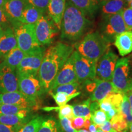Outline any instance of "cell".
Instances as JSON below:
<instances>
[{"instance_id":"cell-2","label":"cell","mask_w":132,"mask_h":132,"mask_svg":"<svg viewBox=\"0 0 132 132\" xmlns=\"http://www.w3.org/2000/svg\"><path fill=\"white\" fill-rule=\"evenodd\" d=\"M91 24L88 16L68 0L66 1L61 27L62 40L75 43L83 37Z\"/></svg>"},{"instance_id":"cell-56","label":"cell","mask_w":132,"mask_h":132,"mask_svg":"<svg viewBox=\"0 0 132 132\" xmlns=\"http://www.w3.org/2000/svg\"><path fill=\"white\" fill-rule=\"evenodd\" d=\"M130 57H131V60H132V54H131V55L130 56Z\"/></svg>"},{"instance_id":"cell-24","label":"cell","mask_w":132,"mask_h":132,"mask_svg":"<svg viewBox=\"0 0 132 132\" xmlns=\"http://www.w3.org/2000/svg\"><path fill=\"white\" fill-rule=\"evenodd\" d=\"M26 54L17 46L6 54V56L4 57L3 62L11 69L16 70V67L20 63L23 57L25 56Z\"/></svg>"},{"instance_id":"cell-1","label":"cell","mask_w":132,"mask_h":132,"mask_svg":"<svg viewBox=\"0 0 132 132\" xmlns=\"http://www.w3.org/2000/svg\"><path fill=\"white\" fill-rule=\"evenodd\" d=\"M73 51V46L61 42L45 50L38 76L46 92H49L57 73Z\"/></svg>"},{"instance_id":"cell-32","label":"cell","mask_w":132,"mask_h":132,"mask_svg":"<svg viewBox=\"0 0 132 132\" xmlns=\"http://www.w3.org/2000/svg\"><path fill=\"white\" fill-rule=\"evenodd\" d=\"M110 121L111 123L112 128L117 132L128 129L127 123L120 113H118L113 118H111Z\"/></svg>"},{"instance_id":"cell-34","label":"cell","mask_w":132,"mask_h":132,"mask_svg":"<svg viewBox=\"0 0 132 132\" xmlns=\"http://www.w3.org/2000/svg\"><path fill=\"white\" fill-rule=\"evenodd\" d=\"M123 95H124V94L120 93L119 92H114V93H112L108 96H107L105 98L108 99L110 103L112 104L114 108L120 113V106H121L122 102L123 100Z\"/></svg>"},{"instance_id":"cell-20","label":"cell","mask_w":132,"mask_h":132,"mask_svg":"<svg viewBox=\"0 0 132 132\" xmlns=\"http://www.w3.org/2000/svg\"><path fill=\"white\" fill-rule=\"evenodd\" d=\"M89 17L96 14L103 0H68Z\"/></svg>"},{"instance_id":"cell-3","label":"cell","mask_w":132,"mask_h":132,"mask_svg":"<svg viewBox=\"0 0 132 132\" xmlns=\"http://www.w3.org/2000/svg\"><path fill=\"white\" fill-rule=\"evenodd\" d=\"M110 45V43L98 31H95L87 33L72 46L84 57L97 61L106 52Z\"/></svg>"},{"instance_id":"cell-5","label":"cell","mask_w":132,"mask_h":132,"mask_svg":"<svg viewBox=\"0 0 132 132\" xmlns=\"http://www.w3.org/2000/svg\"><path fill=\"white\" fill-rule=\"evenodd\" d=\"M14 31L17 46L24 53L28 54L42 48L38 43L35 34V24H23L16 22ZM14 23V24H15Z\"/></svg>"},{"instance_id":"cell-14","label":"cell","mask_w":132,"mask_h":132,"mask_svg":"<svg viewBox=\"0 0 132 132\" xmlns=\"http://www.w3.org/2000/svg\"><path fill=\"white\" fill-rule=\"evenodd\" d=\"M75 82H78V80L74 67L73 57L72 54H71L56 77L49 92L58 86Z\"/></svg>"},{"instance_id":"cell-19","label":"cell","mask_w":132,"mask_h":132,"mask_svg":"<svg viewBox=\"0 0 132 132\" xmlns=\"http://www.w3.org/2000/svg\"><path fill=\"white\" fill-rule=\"evenodd\" d=\"M121 56H125L132 52V31H126L119 34L114 42Z\"/></svg>"},{"instance_id":"cell-35","label":"cell","mask_w":132,"mask_h":132,"mask_svg":"<svg viewBox=\"0 0 132 132\" xmlns=\"http://www.w3.org/2000/svg\"><path fill=\"white\" fill-rule=\"evenodd\" d=\"M90 120L94 124H95L98 128L100 125H102L106 120H109L108 119L107 116L105 112L101 110H97L91 114Z\"/></svg>"},{"instance_id":"cell-58","label":"cell","mask_w":132,"mask_h":132,"mask_svg":"<svg viewBox=\"0 0 132 132\" xmlns=\"http://www.w3.org/2000/svg\"><path fill=\"white\" fill-rule=\"evenodd\" d=\"M103 1H105V0H103Z\"/></svg>"},{"instance_id":"cell-39","label":"cell","mask_w":132,"mask_h":132,"mask_svg":"<svg viewBox=\"0 0 132 132\" xmlns=\"http://www.w3.org/2000/svg\"><path fill=\"white\" fill-rule=\"evenodd\" d=\"M11 22V21L5 13L3 7H0V27L4 30L10 27L9 24Z\"/></svg>"},{"instance_id":"cell-17","label":"cell","mask_w":132,"mask_h":132,"mask_svg":"<svg viewBox=\"0 0 132 132\" xmlns=\"http://www.w3.org/2000/svg\"><path fill=\"white\" fill-rule=\"evenodd\" d=\"M66 0H50L47 10L48 16L54 24L61 30L62 18L65 9Z\"/></svg>"},{"instance_id":"cell-42","label":"cell","mask_w":132,"mask_h":132,"mask_svg":"<svg viewBox=\"0 0 132 132\" xmlns=\"http://www.w3.org/2000/svg\"><path fill=\"white\" fill-rule=\"evenodd\" d=\"M19 128L0 123V132H17Z\"/></svg>"},{"instance_id":"cell-7","label":"cell","mask_w":132,"mask_h":132,"mask_svg":"<svg viewBox=\"0 0 132 132\" xmlns=\"http://www.w3.org/2000/svg\"><path fill=\"white\" fill-rule=\"evenodd\" d=\"M128 31L122 16V12L103 16L99 32L109 43H113L117 36Z\"/></svg>"},{"instance_id":"cell-37","label":"cell","mask_w":132,"mask_h":132,"mask_svg":"<svg viewBox=\"0 0 132 132\" xmlns=\"http://www.w3.org/2000/svg\"><path fill=\"white\" fill-rule=\"evenodd\" d=\"M59 122L63 132H77L72 125L71 120L67 118H59Z\"/></svg>"},{"instance_id":"cell-28","label":"cell","mask_w":132,"mask_h":132,"mask_svg":"<svg viewBox=\"0 0 132 132\" xmlns=\"http://www.w3.org/2000/svg\"><path fill=\"white\" fill-rule=\"evenodd\" d=\"M32 110L10 104L0 103V114H29L31 113Z\"/></svg>"},{"instance_id":"cell-47","label":"cell","mask_w":132,"mask_h":132,"mask_svg":"<svg viewBox=\"0 0 132 132\" xmlns=\"http://www.w3.org/2000/svg\"><path fill=\"white\" fill-rule=\"evenodd\" d=\"M7 0H0V7H3Z\"/></svg>"},{"instance_id":"cell-29","label":"cell","mask_w":132,"mask_h":132,"mask_svg":"<svg viewBox=\"0 0 132 132\" xmlns=\"http://www.w3.org/2000/svg\"><path fill=\"white\" fill-rule=\"evenodd\" d=\"M44 119L41 116H35L23 125L17 132H37Z\"/></svg>"},{"instance_id":"cell-50","label":"cell","mask_w":132,"mask_h":132,"mask_svg":"<svg viewBox=\"0 0 132 132\" xmlns=\"http://www.w3.org/2000/svg\"><path fill=\"white\" fill-rule=\"evenodd\" d=\"M77 132H89L88 131H87V130H80L79 131H78Z\"/></svg>"},{"instance_id":"cell-10","label":"cell","mask_w":132,"mask_h":132,"mask_svg":"<svg viewBox=\"0 0 132 132\" xmlns=\"http://www.w3.org/2000/svg\"><path fill=\"white\" fill-rule=\"evenodd\" d=\"M57 33L58 29L48 16L43 15L36 23V37L41 47L52 44Z\"/></svg>"},{"instance_id":"cell-40","label":"cell","mask_w":132,"mask_h":132,"mask_svg":"<svg viewBox=\"0 0 132 132\" xmlns=\"http://www.w3.org/2000/svg\"><path fill=\"white\" fill-rule=\"evenodd\" d=\"M86 119L85 118L81 117H75L71 120L72 127L76 130L81 129L82 128H85V124Z\"/></svg>"},{"instance_id":"cell-52","label":"cell","mask_w":132,"mask_h":132,"mask_svg":"<svg viewBox=\"0 0 132 132\" xmlns=\"http://www.w3.org/2000/svg\"><path fill=\"white\" fill-rule=\"evenodd\" d=\"M97 132H104L103 131H102V130H100V128H98V131H97Z\"/></svg>"},{"instance_id":"cell-44","label":"cell","mask_w":132,"mask_h":132,"mask_svg":"<svg viewBox=\"0 0 132 132\" xmlns=\"http://www.w3.org/2000/svg\"><path fill=\"white\" fill-rule=\"evenodd\" d=\"M118 113H119V112L118 110H116L115 108H113L111 109L108 113H107L106 114L107 116V118H108V119L110 120L111 118H113L114 116H115L116 115L118 114Z\"/></svg>"},{"instance_id":"cell-9","label":"cell","mask_w":132,"mask_h":132,"mask_svg":"<svg viewBox=\"0 0 132 132\" xmlns=\"http://www.w3.org/2000/svg\"><path fill=\"white\" fill-rule=\"evenodd\" d=\"M77 80L80 83L96 78V61L87 59L77 51L72 53Z\"/></svg>"},{"instance_id":"cell-21","label":"cell","mask_w":132,"mask_h":132,"mask_svg":"<svg viewBox=\"0 0 132 132\" xmlns=\"http://www.w3.org/2000/svg\"><path fill=\"white\" fill-rule=\"evenodd\" d=\"M31 118V114H0V123L3 124L14 127L19 128L29 120Z\"/></svg>"},{"instance_id":"cell-18","label":"cell","mask_w":132,"mask_h":132,"mask_svg":"<svg viewBox=\"0 0 132 132\" xmlns=\"http://www.w3.org/2000/svg\"><path fill=\"white\" fill-rule=\"evenodd\" d=\"M17 47L15 34L12 28L9 27L4 30L0 38V58H4L8 53Z\"/></svg>"},{"instance_id":"cell-46","label":"cell","mask_w":132,"mask_h":132,"mask_svg":"<svg viewBox=\"0 0 132 132\" xmlns=\"http://www.w3.org/2000/svg\"><path fill=\"white\" fill-rule=\"evenodd\" d=\"M98 127L95 125V124H94L93 123H90V125L89 126L88 128H87V130H89L90 132H97L98 131Z\"/></svg>"},{"instance_id":"cell-22","label":"cell","mask_w":132,"mask_h":132,"mask_svg":"<svg viewBox=\"0 0 132 132\" xmlns=\"http://www.w3.org/2000/svg\"><path fill=\"white\" fill-rule=\"evenodd\" d=\"M124 0H105L101 4L102 16H108L121 12L125 7Z\"/></svg>"},{"instance_id":"cell-6","label":"cell","mask_w":132,"mask_h":132,"mask_svg":"<svg viewBox=\"0 0 132 132\" xmlns=\"http://www.w3.org/2000/svg\"><path fill=\"white\" fill-rule=\"evenodd\" d=\"M19 90L32 101L39 103V100L46 93L38 75L16 73Z\"/></svg>"},{"instance_id":"cell-25","label":"cell","mask_w":132,"mask_h":132,"mask_svg":"<svg viewBox=\"0 0 132 132\" xmlns=\"http://www.w3.org/2000/svg\"><path fill=\"white\" fill-rule=\"evenodd\" d=\"M37 132H63L59 120L53 117L44 118Z\"/></svg>"},{"instance_id":"cell-41","label":"cell","mask_w":132,"mask_h":132,"mask_svg":"<svg viewBox=\"0 0 132 132\" xmlns=\"http://www.w3.org/2000/svg\"><path fill=\"white\" fill-rule=\"evenodd\" d=\"M98 104L100 110L105 112L106 114L107 113H108L111 109L114 108L113 105H112V104L110 103V101L106 98L103 99V100H102L101 102H99Z\"/></svg>"},{"instance_id":"cell-31","label":"cell","mask_w":132,"mask_h":132,"mask_svg":"<svg viewBox=\"0 0 132 132\" xmlns=\"http://www.w3.org/2000/svg\"><path fill=\"white\" fill-rule=\"evenodd\" d=\"M120 113L122 115L128 127L132 123V111L127 97L125 94L120 106Z\"/></svg>"},{"instance_id":"cell-38","label":"cell","mask_w":132,"mask_h":132,"mask_svg":"<svg viewBox=\"0 0 132 132\" xmlns=\"http://www.w3.org/2000/svg\"><path fill=\"white\" fill-rule=\"evenodd\" d=\"M26 3L46 12L50 0H25Z\"/></svg>"},{"instance_id":"cell-36","label":"cell","mask_w":132,"mask_h":132,"mask_svg":"<svg viewBox=\"0 0 132 132\" xmlns=\"http://www.w3.org/2000/svg\"><path fill=\"white\" fill-rule=\"evenodd\" d=\"M122 16L128 31H132V9L125 7L122 11Z\"/></svg>"},{"instance_id":"cell-55","label":"cell","mask_w":132,"mask_h":132,"mask_svg":"<svg viewBox=\"0 0 132 132\" xmlns=\"http://www.w3.org/2000/svg\"><path fill=\"white\" fill-rule=\"evenodd\" d=\"M118 132H127V130H123V131H118Z\"/></svg>"},{"instance_id":"cell-8","label":"cell","mask_w":132,"mask_h":132,"mask_svg":"<svg viewBox=\"0 0 132 132\" xmlns=\"http://www.w3.org/2000/svg\"><path fill=\"white\" fill-rule=\"evenodd\" d=\"M81 89L90 94V100L99 103L107 96L114 92H117L111 81L102 80L95 78L94 80H87L81 83Z\"/></svg>"},{"instance_id":"cell-27","label":"cell","mask_w":132,"mask_h":132,"mask_svg":"<svg viewBox=\"0 0 132 132\" xmlns=\"http://www.w3.org/2000/svg\"><path fill=\"white\" fill-rule=\"evenodd\" d=\"M81 84L78 82H75L58 86L50 92L49 93L50 94L56 93H63L64 94L70 95L77 93L78 92H81Z\"/></svg>"},{"instance_id":"cell-30","label":"cell","mask_w":132,"mask_h":132,"mask_svg":"<svg viewBox=\"0 0 132 132\" xmlns=\"http://www.w3.org/2000/svg\"><path fill=\"white\" fill-rule=\"evenodd\" d=\"M45 111H52L55 110L58 112L59 118H67L72 120L75 117L73 113V106L70 105H64L57 107H45L43 108Z\"/></svg>"},{"instance_id":"cell-43","label":"cell","mask_w":132,"mask_h":132,"mask_svg":"<svg viewBox=\"0 0 132 132\" xmlns=\"http://www.w3.org/2000/svg\"><path fill=\"white\" fill-rule=\"evenodd\" d=\"M98 128L104 132H110L111 131V130L113 129L111 126V123L110 122V120H106V121H105L103 123L100 125V126L98 127Z\"/></svg>"},{"instance_id":"cell-4","label":"cell","mask_w":132,"mask_h":132,"mask_svg":"<svg viewBox=\"0 0 132 132\" xmlns=\"http://www.w3.org/2000/svg\"><path fill=\"white\" fill-rule=\"evenodd\" d=\"M111 82L119 92L125 94L132 84V60L130 56L118 59L114 70Z\"/></svg>"},{"instance_id":"cell-15","label":"cell","mask_w":132,"mask_h":132,"mask_svg":"<svg viewBox=\"0 0 132 132\" xmlns=\"http://www.w3.org/2000/svg\"><path fill=\"white\" fill-rule=\"evenodd\" d=\"M0 103L16 105L23 108L35 110L38 108V104L27 98L19 90L6 93H0Z\"/></svg>"},{"instance_id":"cell-12","label":"cell","mask_w":132,"mask_h":132,"mask_svg":"<svg viewBox=\"0 0 132 132\" xmlns=\"http://www.w3.org/2000/svg\"><path fill=\"white\" fill-rule=\"evenodd\" d=\"M44 52L45 50L42 48L36 52L26 54L16 67V73L38 75Z\"/></svg>"},{"instance_id":"cell-26","label":"cell","mask_w":132,"mask_h":132,"mask_svg":"<svg viewBox=\"0 0 132 132\" xmlns=\"http://www.w3.org/2000/svg\"><path fill=\"white\" fill-rule=\"evenodd\" d=\"M90 100L87 99L82 103L73 105L74 117H81L86 119H90L91 112L90 110Z\"/></svg>"},{"instance_id":"cell-53","label":"cell","mask_w":132,"mask_h":132,"mask_svg":"<svg viewBox=\"0 0 132 132\" xmlns=\"http://www.w3.org/2000/svg\"><path fill=\"white\" fill-rule=\"evenodd\" d=\"M124 1H125V3H127V4H128V3L130 2V1H131V0H124Z\"/></svg>"},{"instance_id":"cell-23","label":"cell","mask_w":132,"mask_h":132,"mask_svg":"<svg viewBox=\"0 0 132 132\" xmlns=\"http://www.w3.org/2000/svg\"><path fill=\"white\" fill-rule=\"evenodd\" d=\"M45 13L42 10L27 4L22 13L20 22L23 24H34Z\"/></svg>"},{"instance_id":"cell-13","label":"cell","mask_w":132,"mask_h":132,"mask_svg":"<svg viewBox=\"0 0 132 132\" xmlns=\"http://www.w3.org/2000/svg\"><path fill=\"white\" fill-rule=\"evenodd\" d=\"M19 90L18 76L15 70L2 62L0 63V93Z\"/></svg>"},{"instance_id":"cell-16","label":"cell","mask_w":132,"mask_h":132,"mask_svg":"<svg viewBox=\"0 0 132 132\" xmlns=\"http://www.w3.org/2000/svg\"><path fill=\"white\" fill-rule=\"evenodd\" d=\"M26 5L25 0H7L3 8L11 23H15L20 21L22 13Z\"/></svg>"},{"instance_id":"cell-33","label":"cell","mask_w":132,"mask_h":132,"mask_svg":"<svg viewBox=\"0 0 132 132\" xmlns=\"http://www.w3.org/2000/svg\"><path fill=\"white\" fill-rule=\"evenodd\" d=\"M80 94L81 92H78L77 93L70 95L64 94L63 93L51 94V95H52V96L53 97V98L57 105H58V106H60L66 105L67 103H68L70 100L78 96L79 95H80Z\"/></svg>"},{"instance_id":"cell-45","label":"cell","mask_w":132,"mask_h":132,"mask_svg":"<svg viewBox=\"0 0 132 132\" xmlns=\"http://www.w3.org/2000/svg\"><path fill=\"white\" fill-rule=\"evenodd\" d=\"M125 94L127 95V97L128 102H129L130 103V107H131V111H132V88L130 89Z\"/></svg>"},{"instance_id":"cell-48","label":"cell","mask_w":132,"mask_h":132,"mask_svg":"<svg viewBox=\"0 0 132 132\" xmlns=\"http://www.w3.org/2000/svg\"><path fill=\"white\" fill-rule=\"evenodd\" d=\"M3 32H4V29L0 27V38H1V36H2V35L3 34Z\"/></svg>"},{"instance_id":"cell-54","label":"cell","mask_w":132,"mask_h":132,"mask_svg":"<svg viewBox=\"0 0 132 132\" xmlns=\"http://www.w3.org/2000/svg\"><path fill=\"white\" fill-rule=\"evenodd\" d=\"M110 132H117L116 131V130H114L113 129H113H112L111 130V131H110Z\"/></svg>"},{"instance_id":"cell-51","label":"cell","mask_w":132,"mask_h":132,"mask_svg":"<svg viewBox=\"0 0 132 132\" xmlns=\"http://www.w3.org/2000/svg\"><path fill=\"white\" fill-rule=\"evenodd\" d=\"M129 6H130V8H131V9H132V0L129 3Z\"/></svg>"},{"instance_id":"cell-11","label":"cell","mask_w":132,"mask_h":132,"mask_svg":"<svg viewBox=\"0 0 132 132\" xmlns=\"http://www.w3.org/2000/svg\"><path fill=\"white\" fill-rule=\"evenodd\" d=\"M118 56L108 48L98 59L96 65V78L102 80L111 81Z\"/></svg>"},{"instance_id":"cell-49","label":"cell","mask_w":132,"mask_h":132,"mask_svg":"<svg viewBox=\"0 0 132 132\" xmlns=\"http://www.w3.org/2000/svg\"><path fill=\"white\" fill-rule=\"evenodd\" d=\"M128 129L129 130V132H132V123L128 127Z\"/></svg>"},{"instance_id":"cell-57","label":"cell","mask_w":132,"mask_h":132,"mask_svg":"<svg viewBox=\"0 0 132 132\" xmlns=\"http://www.w3.org/2000/svg\"><path fill=\"white\" fill-rule=\"evenodd\" d=\"M131 88H132V84H131V87H130V89H131Z\"/></svg>"}]
</instances>
